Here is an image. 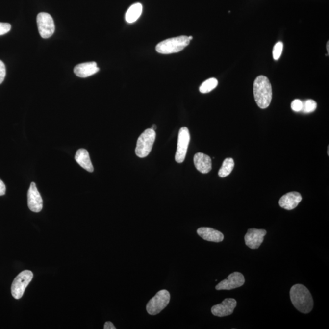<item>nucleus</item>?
Returning a JSON list of instances; mask_svg holds the SVG:
<instances>
[{"label": "nucleus", "instance_id": "6", "mask_svg": "<svg viewBox=\"0 0 329 329\" xmlns=\"http://www.w3.org/2000/svg\"><path fill=\"white\" fill-rule=\"evenodd\" d=\"M33 278V273L29 270L23 271L17 276L12 282L11 293L16 300H19L24 296L25 290Z\"/></svg>", "mask_w": 329, "mask_h": 329}, {"label": "nucleus", "instance_id": "3", "mask_svg": "<svg viewBox=\"0 0 329 329\" xmlns=\"http://www.w3.org/2000/svg\"><path fill=\"white\" fill-rule=\"evenodd\" d=\"M188 37L185 36L173 37L160 42L157 45L156 51L160 54H169L180 52L190 44Z\"/></svg>", "mask_w": 329, "mask_h": 329}, {"label": "nucleus", "instance_id": "24", "mask_svg": "<svg viewBox=\"0 0 329 329\" xmlns=\"http://www.w3.org/2000/svg\"><path fill=\"white\" fill-rule=\"evenodd\" d=\"M11 29V25L7 23H0V36L9 32Z\"/></svg>", "mask_w": 329, "mask_h": 329}, {"label": "nucleus", "instance_id": "9", "mask_svg": "<svg viewBox=\"0 0 329 329\" xmlns=\"http://www.w3.org/2000/svg\"><path fill=\"white\" fill-rule=\"evenodd\" d=\"M245 282L244 276L242 273L234 272L231 273L227 279L223 280L218 283L215 288L217 290H230L242 287L244 285Z\"/></svg>", "mask_w": 329, "mask_h": 329}, {"label": "nucleus", "instance_id": "1", "mask_svg": "<svg viewBox=\"0 0 329 329\" xmlns=\"http://www.w3.org/2000/svg\"><path fill=\"white\" fill-rule=\"evenodd\" d=\"M291 303L300 312L307 314L312 310L313 300L310 291L304 285L296 284L290 290Z\"/></svg>", "mask_w": 329, "mask_h": 329}, {"label": "nucleus", "instance_id": "23", "mask_svg": "<svg viewBox=\"0 0 329 329\" xmlns=\"http://www.w3.org/2000/svg\"><path fill=\"white\" fill-rule=\"evenodd\" d=\"M303 102L301 101L300 100H295L291 102V107L293 111L299 112H301L303 109Z\"/></svg>", "mask_w": 329, "mask_h": 329}, {"label": "nucleus", "instance_id": "2", "mask_svg": "<svg viewBox=\"0 0 329 329\" xmlns=\"http://www.w3.org/2000/svg\"><path fill=\"white\" fill-rule=\"evenodd\" d=\"M253 95L256 103L261 109H267L272 100V87L267 77L260 75L253 82Z\"/></svg>", "mask_w": 329, "mask_h": 329}, {"label": "nucleus", "instance_id": "27", "mask_svg": "<svg viewBox=\"0 0 329 329\" xmlns=\"http://www.w3.org/2000/svg\"><path fill=\"white\" fill-rule=\"evenodd\" d=\"M104 329H116V328L115 327V326L113 325L112 322L110 321H107V322L104 324Z\"/></svg>", "mask_w": 329, "mask_h": 329}, {"label": "nucleus", "instance_id": "15", "mask_svg": "<svg viewBox=\"0 0 329 329\" xmlns=\"http://www.w3.org/2000/svg\"><path fill=\"white\" fill-rule=\"evenodd\" d=\"M100 69L97 63L90 62L76 65L74 69L75 74L80 77H87L99 72Z\"/></svg>", "mask_w": 329, "mask_h": 329}, {"label": "nucleus", "instance_id": "19", "mask_svg": "<svg viewBox=\"0 0 329 329\" xmlns=\"http://www.w3.org/2000/svg\"><path fill=\"white\" fill-rule=\"evenodd\" d=\"M234 166V160L232 158H227L223 161L222 167L218 172V175L220 177H228L232 172Z\"/></svg>", "mask_w": 329, "mask_h": 329}, {"label": "nucleus", "instance_id": "14", "mask_svg": "<svg viewBox=\"0 0 329 329\" xmlns=\"http://www.w3.org/2000/svg\"><path fill=\"white\" fill-rule=\"evenodd\" d=\"M193 161L196 168L202 174L209 173L212 170V160L208 155L204 153H197L195 155Z\"/></svg>", "mask_w": 329, "mask_h": 329}, {"label": "nucleus", "instance_id": "30", "mask_svg": "<svg viewBox=\"0 0 329 329\" xmlns=\"http://www.w3.org/2000/svg\"><path fill=\"white\" fill-rule=\"evenodd\" d=\"M188 39H189L190 41H191V40L193 39V37L192 36H189V37H188Z\"/></svg>", "mask_w": 329, "mask_h": 329}, {"label": "nucleus", "instance_id": "18", "mask_svg": "<svg viewBox=\"0 0 329 329\" xmlns=\"http://www.w3.org/2000/svg\"><path fill=\"white\" fill-rule=\"evenodd\" d=\"M143 7L142 4L137 3L132 5L127 10L125 15V20L129 24L136 22L142 13Z\"/></svg>", "mask_w": 329, "mask_h": 329}, {"label": "nucleus", "instance_id": "28", "mask_svg": "<svg viewBox=\"0 0 329 329\" xmlns=\"http://www.w3.org/2000/svg\"><path fill=\"white\" fill-rule=\"evenodd\" d=\"M151 129H152V130H156V129H157L156 125H153L152 127L151 128Z\"/></svg>", "mask_w": 329, "mask_h": 329}, {"label": "nucleus", "instance_id": "10", "mask_svg": "<svg viewBox=\"0 0 329 329\" xmlns=\"http://www.w3.org/2000/svg\"><path fill=\"white\" fill-rule=\"evenodd\" d=\"M266 234H267V231L264 229L250 228L245 236V244L253 250L258 249L263 242Z\"/></svg>", "mask_w": 329, "mask_h": 329}, {"label": "nucleus", "instance_id": "7", "mask_svg": "<svg viewBox=\"0 0 329 329\" xmlns=\"http://www.w3.org/2000/svg\"><path fill=\"white\" fill-rule=\"evenodd\" d=\"M190 140V135L188 128L186 127L180 128L178 135L177 151L175 155L176 161L179 164L184 161Z\"/></svg>", "mask_w": 329, "mask_h": 329}, {"label": "nucleus", "instance_id": "22", "mask_svg": "<svg viewBox=\"0 0 329 329\" xmlns=\"http://www.w3.org/2000/svg\"><path fill=\"white\" fill-rule=\"evenodd\" d=\"M283 44L282 42H278L276 44L273 50V56L275 61L279 59L283 51Z\"/></svg>", "mask_w": 329, "mask_h": 329}, {"label": "nucleus", "instance_id": "12", "mask_svg": "<svg viewBox=\"0 0 329 329\" xmlns=\"http://www.w3.org/2000/svg\"><path fill=\"white\" fill-rule=\"evenodd\" d=\"M237 306V301L233 298H227L219 304L213 306L211 311L213 315L218 317H225L232 314Z\"/></svg>", "mask_w": 329, "mask_h": 329}, {"label": "nucleus", "instance_id": "13", "mask_svg": "<svg viewBox=\"0 0 329 329\" xmlns=\"http://www.w3.org/2000/svg\"><path fill=\"white\" fill-rule=\"evenodd\" d=\"M302 201V196L300 193L292 192L287 193L281 197L278 204L285 210H291L295 208Z\"/></svg>", "mask_w": 329, "mask_h": 329}, {"label": "nucleus", "instance_id": "8", "mask_svg": "<svg viewBox=\"0 0 329 329\" xmlns=\"http://www.w3.org/2000/svg\"><path fill=\"white\" fill-rule=\"evenodd\" d=\"M37 24L40 35L44 39L50 38L55 31L53 19L49 14L39 13L37 17Z\"/></svg>", "mask_w": 329, "mask_h": 329}, {"label": "nucleus", "instance_id": "5", "mask_svg": "<svg viewBox=\"0 0 329 329\" xmlns=\"http://www.w3.org/2000/svg\"><path fill=\"white\" fill-rule=\"evenodd\" d=\"M170 301V294L167 290L159 291L151 299L147 305V311L151 315H156L167 307Z\"/></svg>", "mask_w": 329, "mask_h": 329}, {"label": "nucleus", "instance_id": "21", "mask_svg": "<svg viewBox=\"0 0 329 329\" xmlns=\"http://www.w3.org/2000/svg\"><path fill=\"white\" fill-rule=\"evenodd\" d=\"M317 108V103L313 100H307L303 102V109L301 111L305 114H309L316 109Z\"/></svg>", "mask_w": 329, "mask_h": 329}, {"label": "nucleus", "instance_id": "20", "mask_svg": "<svg viewBox=\"0 0 329 329\" xmlns=\"http://www.w3.org/2000/svg\"><path fill=\"white\" fill-rule=\"evenodd\" d=\"M218 84L216 78H210L202 83L200 87V91L202 94H207L217 87Z\"/></svg>", "mask_w": 329, "mask_h": 329}, {"label": "nucleus", "instance_id": "17", "mask_svg": "<svg viewBox=\"0 0 329 329\" xmlns=\"http://www.w3.org/2000/svg\"><path fill=\"white\" fill-rule=\"evenodd\" d=\"M75 160L81 167L88 172L92 173L94 172V167L92 164L91 160L89 156V152L85 149H79L77 150L75 155Z\"/></svg>", "mask_w": 329, "mask_h": 329}, {"label": "nucleus", "instance_id": "11", "mask_svg": "<svg viewBox=\"0 0 329 329\" xmlns=\"http://www.w3.org/2000/svg\"><path fill=\"white\" fill-rule=\"evenodd\" d=\"M27 205L32 212L38 213L42 210V198L34 182L31 183L27 192Z\"/></svg>", "mask_w": 329, "mask_h": 329}, {"label": "nucleus", "instance_id": "16", "mask_svg": "<svg viewBox=\"0 0 329 329\" xmlns=\"http://www.w3.org/2000/svg\"><path fill=\"white\" fill-rule=\"evenodd\" d=\"M197 233L208 242L220 243L224 240V235L222 232L210 228H200L197 230Z\"/></svg>", "mask_w": 329, "mask_h": 329}, {"label": "nucleus", "instance_id": "4", "mask_svg": "<svg viewBox=\"0 0 329 329\" xmlns=\"http://www.w3.org/2000/svg\"><path fill=\"white\" fill-rule=\"evenodd\" d=\"M156 137L155 131L152 129L145 130L137 140L135 154L138 157L144 158L152 152Z\"/></svg>", "mask_w": 329, "mask_h": 329}, {"label": "nucleus", "instance_id": "26", "mask_svg": "<svg viewBox=\"0 0 329 329\" xmlns=\"http://www.w3.org/2000/svg\"><path fill=\"white\" fill-rule=\"evenodd\" d=\"M6 185L4 184V182L0 179V196H2L6 193Z\"/></svg>", "mask_w": 329, "mask_h": 329}, {"label": "nucleus", "instance_id": "25", "mask_svg": "<svg viewBox=\"0 0 329 329\" xmlns=\"http://www.w3.org/2000/svg\"><path fill=\"white\" fill-rule=\"evenodd\" d=\"M6 74V67H5L4 63L0 61V84L4 81Z\"/></svg>", "mask_w": 329, "mask_h": 329}, {"label": "nucleus", "instance_id": "29", "mask_svg": "<svg viewBox=\"0 0 329 329\" xmlns=\"http://www.w3.org/2000/svg\"><path fill=\"white\" fill-rule=\"evenodd\" d=\"M329 42L328 41V43H327V50H328V54H329Z\"/></svg>", "mask_w": 329, "mask_h": 329}]
</instances>
